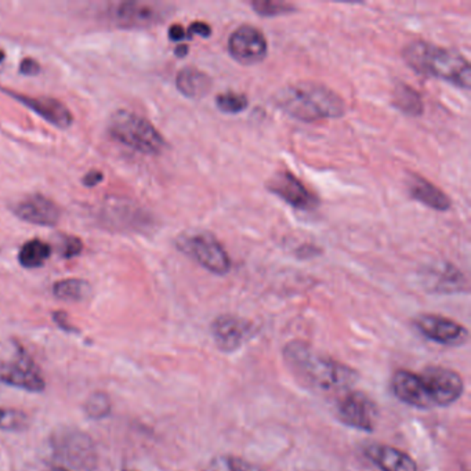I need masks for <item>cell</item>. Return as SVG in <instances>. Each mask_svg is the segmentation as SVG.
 Wrapping results in <instances>:
<instances>
[{"label": "cell", "mask_w": 471, "mask_h": 471, "mask_svg": "<svg viewBox=\"0 0 471 471\" xmlns=\"http://www.w3.org/2000/svg\"><path fill=\"white\" fill-rule=\"evenodd\" d=\"M275 103L283 113L303 122L341 118L346 113V104L338 93L307 80L281 88Z\"/></svg>", "instance_id": "cell-2"}, {"label": "cell", "mask_w": 471, "mask_h": 471, "mask_svg": "<svg viewBox=\"0 0 471 471\" xmlns=\"http://www.w3.org/2000/svg\"><path fill=\"white\" fill-rule=\"evenodd\" d=\"M391 389L395 397L409 407L416 408V409L434 408L420 374L400 369L392 374Z\"/></svg>", "instance_id": "cell-18"}, {"label": "cell", "mask_w": 471, "mask_h": 471, "mask_svg": "<svg viewBox=\"0 0 471 471\" xmlns=\"http://www.w3.org/2000/svg\"><path fill=\"white\" fill-rule=\"evenodd\" d=\"M20 71L24 75L34 76L40 72V65L34 58H24L20 64Z\"/></svg>", "instance_id": "cell-33"}, {"label": "cell", "mask_w": 471, "mask_h": 471, "mask_svg": "<svg viewBox=\"0 0 471 471\" xmlns=\"http://www.w3.org/2000/svg\"><path fill=\"white\" fill-rule=\"evenodd\" d=\"M409 192L416 201L422 202L423 205L432 209L447 212L450 207V199L448 195L423 177L414 176L410 179Z\"/></svg>", "instance_id": "cell-21"}, {"label": "cell", "mask_w": 471, "mask_h": 471, "mask_svg": "<svg viewBox=\"0 0 471 471\" xmlns=\"http://www.w3.org/2000/svg\"><path fill=\"white\" fill-rule=\"evenodd\" d=\"M83 249L82 240H78L75 237L65 238L64 243H63V256L64 257H75L80 255Z\"/></svg>", "instance_id": "cell-31"}, {"label": "cell", "mask_w": 471, "mask_h": 471, "mask_svg": "<svg viewBox=\"0 0 471 471\" xmlns=\"http://www.w3.org/2000/svg\"><path fill=\"white\" fill-rule=\"evenodd\" d=\"M430 280L433 281V290H435V292H462V290H466V288H467V282H466L463 273L450 265H445L442 270L441 268L435 270V273H433V277H430Z\"/></svg>", "instance_id": "cell-22"}, {"label": "cell", "mask_w": 471, "mask_h": 471, "mask_svg": "<svg viewBox=\"0 0 471 471\" xmlns=\"http://www.w3.org/2000/svg\"><path fill=\"white\" fill-rule=\"evenodd\" d=\"M13 212L20 220L43 227H53L61 217L60 207L49 198L39 194L22 198L13 206Z\"/></svg>", "instance_id": "cell-17"}, {"label": "cell", "mask_w": 471, "mask_h": 471, "mask_svg": "<svg viewBox=\"0 0 471 471\" xmlns=\"http://www.w3.org/2000/svg\"><path fill=\"white\" fill-rule=\"evenodd\" d=\"M365 453L382 471H417V465L408 453L384 444H372Z\"/></svg>", "instance_id": "cell-19"}, {"label": "cell", "mask_w": 471, "mask_h": 471, "mask_svg": "<svg viewBox=\"0 0 471 471\" xmlns=\"http://www.w3.org/2000/svg\"><path fill=\"white\" fill-rule=\"evenodd\" d=\"M392 103L408 115H422L423 110H425L419 93L415 88H410V86L404 85V83L395 88L394 101Z\"/></svg>", "instance_id": "cell-25"}, {"label": "cell", "mask_w": 471, "mask_h": 471, "mask_svg": "<svg viewBox=\"0 0 471 471\" xmlns=\"http://www.w3.org/2000/svg\"><path fill=\"white\" fill-rule=\"evenodd\" d=\"M189 37L198 35V37L209 38L210 34H212V28H210V25L206 24V22H192L189 28Z\"/></svg>", "instance_id": "cell-32"}, {"label": "cell", "mask_w": 471, "mask_h": 471, "mask_svg": "<svg viewBox=\"0 0 471 471\" xmlns=\"http://www.w3.org/2000/svg\"><path fill=\"white\" fill-rule=\"evenodd\" d=\"M108 131L114 140L144 156H158L166 148V141L156 126L131 111H115L108 121Z\"/></svg>", "instance_id": "cell-4"}, {"label": "cell", "mask_w": 471, "mask_h": 471, "mask_svg": "<svg viewBox=\"0 0 471 471\" xmlns=\"http://www.w3.org/2000/svg\"><path fill=\"white\" fill-rule=\"evenodd\" d=\"M187 53H189V46L187 45H180L176 49L177 57H184V55H187Z\"/></svg>", "instance_id": "cell-37"}, {"label": "cell", "mask_w": 471, "mask_h": 471, "mask_svg": "<svg viewBox=\"0 0 471 471\" xmlns=\"http://www.w3.org/2000/svg\"><path fill=\"white\" fill-rule=\"evenodd\" d=\"M201 471H263L262 468L247 462L242 458L232 455H222L213 458Z\"/></svg>", "instance_id": "cell-26"}, {"label": "cell", "mask_w": 471, "mask_h": 471, "mask_svg": "<svg viewBox=\"0 0 471 471\" xmlns=\"http://www.w3.org/2000/svg\"><path fill=\"white\" fill-rule=\"evenodd\" d=\"M334 412L339 422L364 433L374 432L380 417L376 402L368 394L353 389L338 394Z\"/></svg>", "instance_id": "cell-7"}, {"label": "cell", "mask_w": 471, "mask_h": 471, "mask_svg": "<svg viewBox=\"0 0 471 471\" xmlns=\"http://www.w3.org/2000/svg\"><path fill=\"white\" fill-rule=\"evenodd\" d=\"M100 219L116 230H143L148 224L144 210L123 198H108L101 206Z\"/></svg>", "instance_id": "cell-15"}, {"label": "cell", "mask_w": 471, "mask_h": 471, "mask_svg": "<svg viewBox=\"0 0 471 471\" xmlns=\"http://www.w3.org/2000/svg\"><path fill=\"white\" fill-rule=\"evenodd\" d=\"M103 180V174L100 172H90V173L86 174L85 179H83V184L88 187L97 186L98 182Z\"/></svg>", "instance_id": "cell-35"}, {"label": "cell", "mask_w": 471, "mask_h": 471, "mask_svg": "<svg viewBox=\"0 0 471 471\" xmlns=\"http://www.w3.org/2000/svg\"><path fill=\"white\" fill-rule=\"evenodd\" d=\"M86 412L93 419H103L111 412V401L103 392L91 395L85 405Z\"/></svg>", "instance_id": "cell-30"}, {"label": "cell", "mask_w": 471, "mask_h": 471, "mask_svg": "<svg viewBox=\"0 0 471 471\" xmlns=\"http://www.w3.org/2000/svg\"><path fill=\"white\" fill-rule=\"evenodd\" d=\"M213 341L223 353L231 354L242 349L256 334L249 319L237 315L217 316L210 326Z\"/></svg>", "instance_id": "cell-10"}, {"label": "cell", "mask_w": 471, "mask_h": 471, "mask_svg": "<svg viewBox=\"0 0 471 471\" xmlns=\"http://www.w3.org/2000/svg\"><path fill=\"white\" fill-rule=\"evenodd\" d=\"M212 80L204 71L195 67L182 68L177 73L176 86L181 95L194 100L205 97L212 88Z\"/></svg>", "instance_id": "cell-20"}, {"label": "cell", "mask_w": 471, "mask_h": 471, "mask_svg": "<svg viewBox=\"0 0 471 471\" xmlns=\"http://www.w3.org/2000/svg\"><path fill=\"white\" fill-rule=\"evenodd\" d=\"M52 248L40 240H30L22 245L19 253V262L25 268H38L45 265L50 257Z\"/></svg>", "instance_id": "cell-23"}, {"label": "cell", "mask_w": 471, "mask_h": 471, "mask_svg": "<svg viewBox=\"0 0 471 471\" xmlns=\"http://www.w3.org/2000/svg\"><path fill=\"white\" fill-rule=\"evenodd\" d=\"M414 325L425 339L441 346L462 347L468 343L467 329L447 316L420 314L414 319Z\"/></svg>", "instance_id": "cell-11"}, {"label": "cell", "mask_w": 471, "mask_h": 471, "mask_svg": "<svg viewBox=\"0 0 471 471\" xmlns=\"http://www.w3.org/2000/svg\"><path fill=\"white\" fill-rule=\"evenodd\" d=\"M65 314L64 313H55V323L61 326V328L65 329V331L72 332L73 328H71L70 324L65 323Z\"/></svg>", "instance_id": "cell-36"}, {"label": "cell", "mask_w": 471, "mask_h": 471, "mask_svg": "<svg viewBox=\"0 0 471 471\" xmlns=\"http://www.w3.org/2000/svg\"><path fill=\"white\" fill-rule=\"evenodd\" d=\"M433 407H450L462 397L465 382L458 372L442 366H429L420 374Z\"/></svg>", "instance_id": "cell-9"}, {"label": "cell", "mask_w": 471, "mask_h": 471, "mask_svg": "<svg viewBox=\"0 0 471 471\" xmlns=\"http://www.w3.org/2000/svg\"><path fill=\"white\" fill-rule=\"evenodd\" d=\"M268 191L282 198L286 204L299 210H313L318 206L315 195L306 189L303 182L286 171L273 174L267 182Z\"/></svg>", "instance_id": "cell-14"}, {"label": "cell", "mask_w": 471, "mask_h": 471, "mask_svg": "<svg viewBox=\"0 0 471 471\" xmlns=\"http://www.w3.org/2000/svg\"><path fill=\"white\" fill-rule=\"evenodd\" d=\"M177 248L184 255L216 275H225L231 268V262L222 243L210 232H191L177 238Z\"/></svg>", "instance_id": "cell-6"}, {"label": "cell", "mask_w": 471, "mask_h": 471, "mask_svg": "<svg viewBox=\"0 0 471 471\" xmlns=\"http://www.w3.org/2000/svg\"><path fill=\"white\" fill-rule=\"evenodd\" d=\"M283 358L300 382L319 392L341 394L353 389L359 377L356 369L319 354L304 341L286 344Z\"/></svg>", "instance_id": "cell-1"}, {"label": "cell", "mask_w": 471, "mask_h": 471, "mask_svg": "<svg viewBox=\"0 0 471 471\" xmlns=\"http://www.w3.org/2000/svg\"><path fill=\"white\" fill-rule=\"evenodd\" d=\"M252 7L258 15L263 17H277V15L289 14L295 12V6L278 0H256Z\"/></svg>", "instance_id": "cell-29"}, {"label": "cell", "mask_w": 471, "mask_h": 471, "mask_svg": "<svg viewBox=\"0 0 471 471\" xmlns=\"http://www.w3.org/2000/svg\"><path fill=\"white\" fill-rule=\"evenodd\" d=\"M171 7L156 2H119L108 10L111 21L121 28H148L159 24L171 14Z\"/></svg>", "instance_id": "cell-8"}, {"label": "cell", "mask_w": 471, "mask_h": 471, "mask_svg": "<svg viewBox=\"0 0 471 471\" xmlns=\"http://www.w3.org/2000/svg\"><path fill=\"white\" fill-rule=\"evenodd\" d=\"M4 93L15 101L24 104L29 110L52 123L55 128L68 129L72 125L73 116L68 106L60 100L52 97H32V96L22 95L17 91L4 88Z\"/></svg>", "instance_id": "cell-16"}, {"label": "cell", "mask_w": 471, "mask_h": 471, "mask_svg": "<svg viewBox=\"0 0 471 471\" xmlns=\"http://www.w3.org/2000/svg\"><path fill=\"white\" fill-rule=\"evenodd\" d=\"M52 448L55 458L68 467L93 471L97 466L95 442L80 430H58L53 434Z\"/></svg>", "instance_id": "cell-5"}, {"label": "cell", "mask_w": 471, "mask_h": 471, "mask_svg": "<svg viewBox=\"0 0 471 471\" xmlns=\"http://www.w3.org/2000/svg\"><path fill=\"white\" fill-rule=\"evenodd\" d=\"M216 105L219 110L225 114H240L247 110L249 105V100L242 93L235 91H225L223 95L216 97Z\"/></svg>", "instance_id": "cell-28"}, {"label": "cell", "mask_w": 471, "mask_h": 471, "mask_svg": "<svg viewBox=\"0 0 471 471\" xmlns=\"http://www.w3.org/2000/svg\"><path fill=\"white\" fill-rule=\"evenodd\" d=\"M402 55L408 65L416 72L447 80L465 90L470 88V63L459 53L432 43L412 42Z\"/></svg>", "instance_id": "cell-3"}, {"label": "cell", "mask_w": 471, "mask_h": 471, "mask_svg": "<svg viewBox=\"0 0 471 471\" xmlns=\"http://www.w3.org/2000/svg\"><path fill=\"white\" fill-rule=\"evenodd\" d=\"M4 52H2V49H0V63H2V60H4Z\"/></svg>", "instance_id": "cell-38"}, {"label": "cell", "mask_w": 471, "mask_h": 471, "mask_svg": "<svg viewBox=\"0 0 471 471\" xmlns=\"http://www.w3.org/2000/svg\"><path fill=\"white\" fill-rule=\"evenodd\" d=\"M91 286L88 281L70 278V280L58 281L53 286L55 298L67 301L85 300L90 295Z\"/></svg>", "instance_id": "cell-24"}, {"label": "cell", "mask_w": 471, "mask_h": 471, "mask_svg": "<svg viewBox=\"0 0 471 471\" xmlns=\"http://www.w3.org/2000/svg\"><path fill=\"white\" fill-rule=\"evenodd\" d=\"M29 425V417L21 410L0 408V430L4 432H24Z\"/></svg>", "instance_id": "cell-27"}, {"label": "cell", "mask_w": 471, "mask_h": 471, "mask_svg": "<svg viewBox=\"0 0 471 471\" xmlns=\"http://www.w3.org/2000/svg\"><path fill=\"white\" fill-rule=\"evenodd\" d=\"M0 383L30 392L45 390V379L25 351L15 361L0 362Z\"/></svg>", "instance_id": "cell-13"}, {"label": "cell", "mask_w": 471, "mask_h": 471, "mask_svg": "<svg viewBox=\"0 0 471 471\" xmlns=\"http://www.w3.org/2000/svg\"><path fill=\"white\" fill-rule=\"evenodd\" d=\"M53 471H70V470H65V468H53Z\"/></svg>", "instance_id": "cell-39"}, {"label": "cell", "mask_w": 471, "mask_h": 471, "mask_svg": "<svg viewBox=\"0 0 471 471\" xmlns=\"http://www.w3.org/2000/svg\"><path fill=\"white\" fill-rule=\"evenodd\" d=\"M228 50L240 64L253 65L265 60L268 43L262 30L252 25H242L228 39Z\"/></svg>", "instance_id": "cell-12"}, {"label": "cell", "mask_w": 471, "mask_h": 471, "mask_svg": "<svg viewBox=\"0 0 471 471\" xmlns=\"http://www.w3.org/2000/svg\"><path fill=\"white\" fill-rule=\"evenodd\" d=\"M186 37V29H184L181 25L174 24L169 28V38H171V40H173V42H179V40H182Z\"/></svg>", "instance_id": "cell-34"}]
</instances>
